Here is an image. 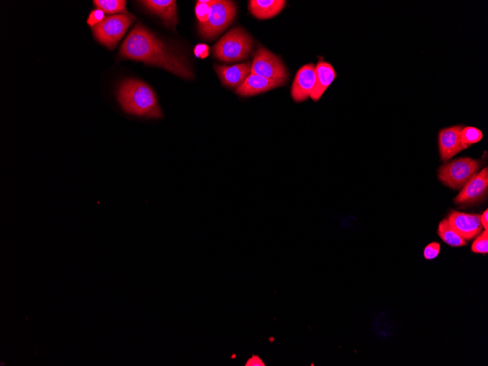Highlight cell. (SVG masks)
I'll list each match as a JSON object with an SVG mask.
<instances>
[{"label":"cell","mask_w":488,"mask_h":366,"mask_svg":"<svg viewBox=\"0 0 488 366\" xmlns=\"http://www.w3.org/2000/svg\"><path fill=\"white\" fill-rule=\"evenodd\" d=\"M236 14L234 2L227 0L212 1L208 21L198 25L201 36L206 40H213L219 36L233 22Z\"/></svg>","instance_id":"4"},{"label":"cell","mask_w":488,"mask_h":366,"mask_svg":"<svg viewBox=\"0 0 488 366\" xmlns=\"http://www.w3.org/2000/svg\"><path fill=\"white\" fill-rule=\"evenodd\" d=\"M480 221L482 225L483 229H484L485 231H487L488 229V210H485V211L482 214V215L480 216Z\"/></svg>","instance_id":"25"},{"label":"cell","mask_w":488,"mask_h":366,"mask_svg":"<svg viewBox=\"0 0 488 366\" xmlns=\"http://www.w3.org/2000/svg\"><path fill=\"white\" fill-rule=\"evenodd\" d=\"M479 214H470L453 211L447 218L451 227L465 241H470L478 236L483 227Z\"/></svg>","instance_id":"9"},{"label":"cell","mask_w":488,"mask_h":366,"mask_svg":"<svg viewBox=\"0 0 488 366\" xmlns=\"http://www.w3.org/2000/svg\"><path fill=\"white\" fill-rule=\"evenodd\" d=\"M211 3V0H200L197 2L196 14L199 22L198 25H202L208 21Z\"/></svg>","instance_id":"20"},{"label":"cell","mask_w":488,"mask_h":366,"mask_svg":"<svg viewBox=\"0 0 488 366\" xmlns=\"http://www.w3.org/2000/svg\"><path fill=\"white\" fill-rule=\"evenodd\" d=\"M120 55L132 60L164 68L185 79H193V72L184 56L139 23L123 42Z\"/></svg>","instance_id":"1"},{"label":"cell","mask_w":488,"mask_h":366,"mask_svg":"<svg viewBox=\"0 0 488 366\" xmlns=\"http://www.w3.org/2000/svg\"><path fill=\"white\" fill-rule=\"evenodd\" d=\"M251 74L284 83L288 79V73L282 61L263 46H260L255 54Z\"/></svg>","instance_id":"7"},{"label":"cell","mask_w":488,"mask_h":366,"mask_svg":"<svg viewBox=\"0 0 488 366\" xmlns=\"http://www.w3.org/2000/svg\"><path fill=\"white\" fill-rule=\"evenodd\" d=\"M284 0H251L249 9L258 19H268L278 15L285 8Z\"/></svg>","instance_id":"16"},{"label":"cell","mask_w":488,"mask_h":366,"mask_svg":"<svg viewBox=\"0 0 488 366\" xmlns=\"http://www.w3.org/2000/svg\"><path fill=\"white\" fill-rule=\"evenodd\" d=\"M253 47V40L248 33L241 27H235L216 43L213 53L216 59L233 63L245 61Z\"/></svg>","instance_id":"3"},{"label":"cell","mask_w":488,"mask_h":366,"mask_svg":"<svg viewBox=\"0 0 488 366\" xmlns=\"http://www.w3.org/2000/svg\"><path fill=\"white\" fill-rule=\"evenodd\" d=\"M472 251L476 254H487L488 252V231H483L474 241Z\"/></svg>","instance_id":"21"},{"label":"cell","mask_w":488,"mask_h":366,"mask_svg":"<svg viewBox=\"0 0 488 366\" xmlns=\"http://www.w3.org/2000/svg\"><path fill=\"white\" fill-rule=\"evenodd\" d=\"M104 19L105 13L100 9H96L90 13L87 19V23L90 26L94 27L95 25L102 22Z\"/></svg>","instance_id":"23"},{"label":"cell","mask_w":488,"mask_h":366,"mask_svg":"<svg viewBox=\"0 0 488 366\" xmlns=\"http://www.w3.org/2000/svg\"><path fill=\"white\" fill-rule=\"evenodd\" d=\"M437 234L441 239L450 246L460 247L467 245V241L451 227L447 219L441 221Z\"/></svg>","instance_id":"17"},{"label":"cell","mask_w":488,"mask_h":366,"mask_svg":"<svg viewBox=\"0 0 488 366\" xmlns=\"http://www.w3.org/2000/svg\"><path fill=\"white\" fill-rule=\"evenodd\" d=\"M95 6L107 14L124 13L130 15L126 9L127 2L124 0H95Z\"/></svg>","instance_id":"18"},{"label":"cell","mask_w":488,"mask_h":366,"mask_svg":"<svg viewBox=\"0 0 488 366\" xmlns=\"http://www.w3.org/2000/svg\"><path fill=\"white\" fill-rule=\"evenodd\" d=\"M133 16L118 14L107 16L100 23L92 27L96 39L107 48L115 49L133 22Z\"/></svg>","instance_id":"6"},{"label":"cell","mask_w":488,"mask_h":366,"mask_svg":"<svg viewBox=\"0 0 488 366\" xmlns=\"http://www.w3.org/2000/svg\"><path fill=\"white\" fill-rule=\"evenodd\" d=\"M488 190V168L471 178L457 194L454 202L459 205H473L484 200Z\"/></svg>","instance_id":"8"},{"label":"cell","mask_w":488,"mask_h":366,"mask_svg":"<svg viewBox=\"0 0 488 366\" xmlns=\"http://www.w3.org/2000/svg\"><path fill=\"white\" fill-rule=\"evenodd\" d=\"M441 246L437 242L429 244L424 249L423 256L426 260H433L437 258L440 253Z\"/></svg>","instance_id":"22"},{"label":"cell","mask_w":488,"mask_h":366,"mask_svg":"<svg viewBox=\"0 0 488 366\" xmlns=\"http://www.w3.org/2000/svg\"><path fill=\"white\" fill-rule=\"evenodd\" d=\"M139 3L151 13L158 16L167 26L176 30L179 19L175 0H145Z\"/></svg>","instance_id":"13"},{"label":"cell","mask_w":488,"mask_h":366,"mask_svg":"<svg viewBox=\"0 0 488 366\" xmlns=\"http://www.w3.org/2000/svg\"><path fill=\"white\" fill-rule=\"evenodd\" d=\"M482 137V131L474 127H465L462 132V140L466 150L479 143Z\"/></svg>","instance_id":"19"},{"label":"cell","mask_w":488,"mask_h":366,"mask_svg":"<svg viewBox=\"0 0 488 366\" xmlns=\"http://www.w3.org/2000/svg\"><path fill=\"white\" fill-rule=\"evenodd\" d=\"M480 167L481 162L477 160L470 157L456 159L439 168L438 177L445 186L460 190L477 174Z\"/></svg>","instance_id":"5"},{"label":"cell","mask_w":488,"mask_h":366,"mask_svg":"<svg viewBox=\"0 0 488 366\" xmlns=\"http://www.w3.org/2000/svg\"><path fill=\"white\" fill-rule=\"evenodd\" d=\"M316 85L315 66L309 64L297 71L291 89L292 99L304 102L311 97Z\"/></svg>","instance_id":"11"},{"label":"cell","mask_w":488,"mask_h":366,"mask_svg":"<svg viewBox=\"0 0 488 366\" xmlns=\"http://www.w3.org/2000/svg\"><path fill=\"white\" fill-rule=\"evenodd\" d=\"M251 68V63L233 66H215V70L224 85L237 88L250 76Z\"/></svg>","instance_id":"14"},{"label":"cell","mask_w":488,"mask_h":366,"mask_svg":"<svg viewBox=\"0 0 488 366\" xmlns=\"http://www.w3.org/2000/svg\"><path fill=\"white\" fill-rule=\"evenodd\" d=\"M209 47L205 44H199L195 48V54L197 58L201 59L206 58L209 55Z\"/></svg>","instance_id":"24"},{"label":"cell","mask_w":488,"mask_h":366,"mask_svg":"<svg viewBox=\"0 0 488 366\" xmlns=\"http://www.w3.org/2000/svg\"><path fill=\"white\" fill-rule=\"evenodd\" d=\"M285 83L282 81L250 74L246 80L235 90V93L242 97H252L282 87Z\"/></svg>","instance_id":"12"},{"label":"cell","mask_w":488,"mask_h":366,"mask_svg":"<svg viewBox=\"0 0 488 366\" xmlns=\"http://www.w3.org/2000/svg\"><path fill=\"white\" fill-rule=\"evenodd\" d=\"M315 73L316 85L310 98L317 102L331 86L337 75L332 65L322 60L315 67Z\"/></svg>","instance_id":"15"},{"label":"cell","mask_w":488,"mask_h":366,"mask_svg":"<svg viewBox=\"0 0 488 366\" xmlns=\"http://www.w3.org/2000/svg\"><path fill=\"white\" fill-rule=\"evenodd\" d=\"M247 365H264V363L259 358L255 357L254 358H251L249 360L248 362L247 363Z\"/></svg>","instance_id":"26"},{"label":"cell","mask_w":488,"mask_h":366,"mask_svg":"<svg viewBox=\"0 0 488 366\" xmlns=\"http://www.w3.org/2000/svg\"><path fill=\"white\" fill-rule=\"evenodd\" d=\"M464 125H455L442 130L439 133V149L442 161H447L466 150L462 140Z\"/></svg>","instance_id":"10"},{"label":"cell","mask_w":488,"mask_h":366,"mask_svg":"<svg viewBox=\"0 0 488 366\" xmlns=\"http://www.w3.org/2000/svg\"><path fill=\"white\" fill-rule=\"evenodd\" d=\"M118 101L127 114L159 119L164 116L154 92L146 83L126 79L120 86Z\"/></svg>","instance_id":"2"}]
</instances>
